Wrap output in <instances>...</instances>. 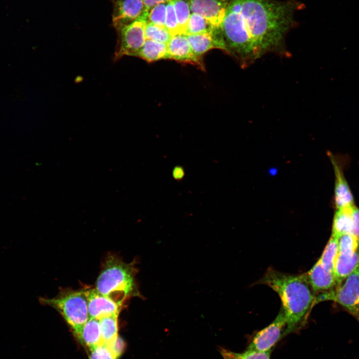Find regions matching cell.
<instances>
[{"label": "cell", "instance_id": "1", "mask_svg": "<svg viewBox=\"0 0 359 359\" xmlns=\"http://www.w3.org/2000/svg\"><path fill=\"white\" fill-rule=\"evenodd\" d=\"M302 6L296 0H230L220 26L223 50L243 67L267 53H284Z\"/></svg>", "mask_w": 359, "mask_h": 359}, {"label": "cell", "instance_id": "2", "mask_svg": "<svg viewBox=\"0 0 359 359\" xmlns=\"http://www.w3.org/2000/svg\"><path fill=\"white\" fill-rule=\"evenodd\" d=\"M259 283L270 287L281 299L286 322L284 336L305 326L316 303L306 274H289L269 268Z\"/></svg>", "mask_w": 359, "mask_h": 359}, {"label": "cell", "instance_id": "3", "mask_svg": "<svg viewBox=\"0 0 359 359\" xmlns=\"http://www.w3.org/2000/svg\"><path fill=\"white\" fill-rule=\"evenodd\" d=\"M135 263H127L115 255L109 256L96 281V289L122 306L131 297H140L135 280Z\"/></svg>", "mask_w": 359, "mask_h": 359}, {"label": "cell", "instance_id": "4", "mask_svg": "<svg viewBox=\"0 0 359 359\" xmlns=\"http://www.w3.org/2000/svg\"><path fill=\"white\" fill-rule=\"evenodd\" d=\"M41 304L55 308L63 317L78 337L89 320L85 290H67L52 298L40 297Z\"/></svg>", "mask_w": 359, "mask_h": 359}, {"label": "cell", "instance_id": "5", "mask_svg": "<svg viewBox=\"0 0 359 359\" xmlns=\"http://www.w3.org/2000/svg\"><path fill=\"white\" fill-rule=\"evenodd\" d=\"M148 14L145 12L131 23L116 28L118 40L114 52V60L123 56H133L144 45L146 39L145 28Z\"/></svg>", "mask_w": 359, "mask_h": 359}, {"label": "cell", "instance_id": "6", "mask_svg": "<svg viewBox=\"0 0 359 359\" xmlns=\"http://www.w3.org/2000/svg\"><path fill=\"white\" fill-rule=\"evenodd\" d=\"M344 284L324 293L325 300L336 301L359 322V266Z\"/></svg>", "mask_w": 359, "mask_h": 359}, {"label": "cell", "instance_id": "7", "mask_svg": "<svg viewBox=\"0 0 359 359\" xmlns=\"http://www.w3.org/2000/svg\"><path fill=\"white\" fill-rule=\"evenodd\" d=\"M286 327L285 317L281 309L270 325L253 337L247 350L260 352H271L276 344L284 337Z\"/></svg>", "mask_w": 359, "mask_h": 359}, {"label": "cell", "instance_id": "8", "mask_svg": "<svg viewBox=\"0 0 359 359\" xmlns=\"http://www.w3.org/2000/svg\"><path fill=\"white\" fill-rule=\"evenodd\" d=\"M335 176L334 202L336 209L355 204L353 195L346 179L344 163L340 158L329 154Z\"/></svg>", "mask_w": 359, "mask_h": 359}, {"label": "cell", "instance_id": "9", "mask_svg": "<svg viewBox=\"0 0 359 359\" xmlns=\"http://www.w3.org/2000/svg\"><path fill=\"white\" fill-rule=\"evenodd\" d=\"M112 22L115 28L129 24L145 12L142 0H112Z\"/></svg>", "mask_w": 359, "mask_h": 359}, {"label": "cell", "instance_id": "10", "mask_svg": "<svg viewBox=\"0 0 359 359\" xmlns=\"http://www.w3.org/2000/svg\"><path fill=\"white\" fill-rule=\"evenodd\" d=\"M230 0H189L191 13L198 14L217 27L225 16Z\"/></svg>", "mask_w": 359, "mask_h": 359}, {"label": "cell", "instance_id": "11", "mask_svg": "<svg viewBox=\"0 0 359 359\" xmlns=\"http://www.w3.org/2000/svg\"><path fill=\"white\" fill-rule=\"evenodd\" d=\"M90 318L100 320L109 316H118L122 306L99 293L96 289L85 290Z\"/></svg>", "mask_w": 359, "mask_h": 359}, {"label": "cell", "instance_id": "12", "mask_svg": "<svg viewBox=\"0 0 359 359\" xmlns=\"http://www.w3.org/2000/svg\"><path fill=\"white\" fill-rule=\"evenodd\" d=\"M167 45L170 59L193 64L203 68L201 59L193 53L185 34L180 33L172 35Z\"/></svg>", "mask_w": 359, "mask_h": 359}, {"label": "cell", "instance_id": "13", "mask_svg": "<svg viewBox=\"0 0 359 359\" xmlns=\"http://www.w3.org/2000/svg\"><path fill=\"white\" fill-rule=\"evenodd\" d=\"M306 274L314 294L331 291L337 286L334 273L326 269L319 260Z\"/></svg>", "mask_w": 359, "mask_h": 359}, {"label": "cell", "instance_id": "14", "mask_svg": "<svg viewBox=\"0 0 359 359\" xmlns=\"http://www.w3.org/2000/svg\"><path fill=\"white\" fill-rule=\"evenodd\" d=\"M359 266V249L354 252H338L334 270L337 286L341 284Z\"/></svg>", "mask_w": 359, "mask_h": 359}, {"label": "cell", "instance_id": "15", "mask_svg": "<svg viewBox=\"0 0 359 359\" xmlns=\"http://www.w3.org/2000/svg\"><path fill=\"white\" fill-rule=\"evenodd\" d=\"M133 56L152 62L162 59H170L167 44L146 39L141 48Z\"/></svg>", "mask_w": 359, "mask_h": 359}, {"label": "cell", "instance_id": "16", "mask_svg": "<svg viewBox=\"0 0 359 359\" xmlns=\"http://www.w3.org/2000/svg\"><path fill=\"white\" fill-rule=\"evenodd\" d=\"M216 30L212 33L185 34L191 50L197 57L200 58L209 50L213 48H218L217 39L215 34Z\"/></svg>", "mask_w": 359, "mask_h": 359}, {"label": "cell", "instance_id": "17", "mask_svg": "<svg viewBox=\"0 0 359 359\" xmlns=\"http://www.w3.org/2000/svg\"><path fill=\"white\" fill-rule=\"evenodd\" d=\"M354 205L336 209L333 218L331 235L339 238L344 234H352V209Z\"/></svg>", "mask_w": 359, "mask_h": 359}, {"label": "cell", "instance_id": "18", "mask_svg": "<svg viewBox=\"0 0 359 359\" xmlns=\"http://www.w3.org/2000/svg\"><path fill=\"white\" fill-rule=\"evenodd\" d=\"M78 338L90 350L103 344L99 320L89 318Z\"/></svg>", "mask_w": 359, "mask_h": 359}, {"label": "cell", "instance_id": "19", "mask_svg": "<svg viewBox=\"0 0 359 359\" xmlns=\"http://www.w3.org/2000/svg\"><path fill=\"white\" fill-rule=\"evenodd\" d=\"M118 316H109L99 320L103 343L107 346L111 345L117 339Z\"/></svg>", "mask_w": 359, "mask_h": 359}, {"label": "cell", "instance_id": "20", "mask_svg": "<svg viewBox=\"0 0 359 359\" xmlns=\"http://www.w3.org/2000/svg\"><path fill=\"white\" fill-rule=\"evenodd\" d=\"M202 16L191 13L187 23L185 34L212 33L217 28Z\"/></svg>", "mask_w": 359, "mask_h": 359}, {"label": "cell", "instance_id": "21", "mask_svg": "<svg viewBox=\"0 0 359 359\" xmlns=\"http://www.w3.org/2000/svg\"><path fill=\"white\" fill-rule=\"evenodd\" d=\"M338 253V238L331 235L319 260L326 269L334 273L335 263Z\"/></svg>", "mask_w": 359, "mask_h": 359}, {"label": "cell", "instance_id": "22", "mask_svg": "<svg viewBox=\"0 0 359 359\" xmlns=\"http://www.w3.org/2000/svg\"><path fill=\"white\" fill-rule=\"evenodd\" d=\"M146 39L167 44L172 37L170 31L165 27L147 21L145 28Z\"/></svg>", "mask_w": 359, "mask_h": 359}, {"label": "cell", "instance_id": "23", "mask_svg": "<svg viewBox=\"0 0 359 359\" xmlns=\"http://www.w3.org/2000/svg\"><path fill=\"white\" fill-rule=\"evenodd\" d=\"M171 1L174 7L180 31L184 34L187 23L191 13L189 0H171Z\"/></svg>", "mask_w": 359, "mask_h": 359}, {"label": "cell", "instance_id": "24", "mask_svg": "<svg viewBox=\"0 0 359 359\" xmlns=\"http://www.w3.org/2000/svg\"><path fill=\"white\" fill-rule=\"evenodd\" d=\"M224 359H270L271 352H260L247 350L243 353H234L223 349L221 351Z\"/></svg>", "mask_w": 359, "mask_h": 359}, {"label": "cell", "instance_id": "25", "mask_svg": "<svg viewBox=\"0 0 359 359\" xmlns=\"http://www.w3.org/2000/svg\"><path fill=\"white\" fill-rule=\"evenodd\" d=\"M359 249V239L352 234H344L338 238V252H354Z\"/></svg>", "mask_w": 359, "mask_h": 359}, {"label": "cell", "instance_id": "26", "mask_svg": "<svg viewBox=\"0 0 359 359\" xmlns=\"http://www.w3.org/2000/svg\"><path fill=\"white\" fill-rule=\"evenodd\" d=\"M165 27L170 31L172 35L181 33L174 7L171 0L169 1L166 3Z\"/></svg>", "mask_w": 359, "mask_h": 359}, {"label": "cell", "instance_id": "27", "mask_svg": "<svg viewBox=\"0 0 359 359\" xmlns=\"http://www.w3.org/2000/svg\"><path fill=\"white\" fill-rule=\"evenodd\" d=\"M166 3H159L151 9L148 12V21L165 27Z\"/></svg>", "mask_w": 359, "mask_h": 359}, {"label": "cell", "instance_id": "28", "mask_svg": "<svg viewBox=\"0 0 359 359\" xmlns=\"http://www.w3.org/2000/svg\"><path fill=\"white\" fill-rule=\"evenodd\" d=\"M90 359H116L110 349L101 344L90 350Z\"/></svg>", "mask_w": 359, "mask_h": 359}, {"label": "cell", "instance_id": "29", "mask_svg": "<svg viewBox=\"0 0 359 359\" xmlns=\"http://www.w3.org/2000/svg\"><path fill=\"white\" fill-rule=\"evenodd\" d=\"M107 347L110 349L116 359H117L124 351L125 343L123 340L118 336L114 343Z\"/></svg>", "mask_w": 359, "mask_h": 359}, {"label": "cell", "instance_id": "30", "mask_svg": "<svg viewBox=\"0 0 359 359\" xmlns=\"http://www.w3.org/2000/svg\"><path fill=\"white\" fill-rule=\"evenodd\" d=\"M353 230L352 234L359 239V208L353 205L352 209Z\"/></svg>", "mask_w": 359, "mask_h": 359}, {"label": "cell", "instance_id": "31", "mask_svg": "<svg viewBox=\"0 0 359 359\" xmlns=\"http://www.w3.org/2000/svg\"><path fill=\"white\" fill-rule=\"evenodd\" d=\"M145 5V12L148 14L149 11L155 5L161 3H166L171 0H142Z\"/></svg>", "mask_w": 359, "mask_h": 359}]
</instances>
